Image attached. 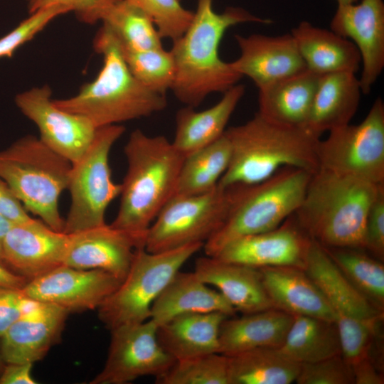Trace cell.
I'll list each match as a JSON object with an SVG mask.
<instances>
[{"mask_svg":"<svg viewBox=\"0 0 384 384\" xmlns=\"http://www.w3.org/2000/svg\"><path fill=\"white\" fill-rule=\"evenodd\" d=\"M213 0H197L192 19L172 41L175 75L171 90L186 106L196 107L214 92H225L242 77L219 55L221 40L228 28L252 22L269 24L270 19L256 16L240 7H228L222 13L213 8Z\"/></svg>","mask_w":384,"mask_h":384,"instance_id":"1","label":"cell"},{"mask_svg":"<svg viewBox=\"0 0 384 384\" xmlns=\"http://www.w3.org/2000/svg\"><path fill=\"white\" fill-rule=\"evenodd\" d=\"M127 169L112 227L145 240L151 224L174 196L184 157L164 135L133 131L124 146Z\"/></svg>","mask_w":384,"mask_h":384,"instance_id":"2","label":"cell"},{"mask_svg":"<svg viewBox=\"0 0 384 384\" xmlns=\"http://www.w3.org/2000/svg\"><path fill=\"white\" fill-rule=\"evenodd\" d=\"M225 134L231 157L218 183L222 187L255 184L287 166L313 173L319 169L321 137L306 127L276 124L256 113L247 122L227 129Z\"/></svg>","mask_w":384,"mask_h":384,"instance_id":"3","label":"cell"},{"mask_svg":"<svg viewBox=\"0 0 384 384\" xmlns=\"http://www.w3.org/2000/svg\"><path fill=\"white\" fill-rule=\"evenodd\" d=\"M94 48L103 58L100 71L75 95L53 100L58 108L85 117L97 129L147 117L166 108V95L151 91L134 77L118 41L106 28L102 26L95 36Z\"/></svg>","mask_w":384,"mask_h":384,"instance_id":"4","label":"cell"},{"mask_svg":"<svg viewBox=\"0 0 384 384\" xmlns=\"http://www.w3.org/2000/svg\"><path fill=\"white\" fill-rule=\"evenodd\" d=\"M383 186L319 168L294 215L324 247L363 249L367 215Z\"/></svg>","mask_w":384,"mask_h":384,"instance_id":"5","label":"cell"},{"mask_svg":"<svg viewBox=\"0 0 384 384\" xmlns=\"http://www.w3.org/2000/svg\"><path fill=\"white\" fill-rule=\"evenodd\" d=\"M312 174L287 166L261 182L230 186L232 199L227 217L204 243L206 255L215 256L236 239L280 225L299 206Z\"/></svg>","mask_w":384,"mask_h":384,"instance_id":"6","label":"cell"},{"mask_svg":"<svg viewBox=\"0 0 384 384\" xmlns=\"http://www.w3.org/2000/svg\"><path fill=\"white\" fill-rule=\"evenodd\" d=\"M72 163L39 138L26 135L0 151V176L26 211L63 232L59 198L68 188Z\"/></svg>","mask_w":384,"mask_h":384,"instance_id":"7","label":"cell"},{"mask_svg":"<svg viewBox=\"0 0 384 384\" xmlns=\"http://www.w3.org/2000/svg\"><path fill=\"white\" fill-rule=\"evenodd\" d=\"M304 270L323 292L334 311L345 359L352 365L370 356L383 311L349 283L324 247L314 240Z\"/></svg>","mask_w":384,"mask_h":384,"instance_id":"8","label":"cell"},{"mask_svg":"<svg viewBox=\"0 0 384 384\" xmlns=\"http://www.w3.org/2000/svg\"><path fill=\"white\" fill-rule=\"evenodd\" d=\"M203 247V243H193L160 252L137 249L126 277L97 308L100 320L111 331L149 319L154 302Z\"/></svg>","mask_w":384,"mask_h":384,"instance_id":"9","label":"cell"},{"mask_svg":"<svg viewBox=\"0 0 384 384\" xmlns=\"http://www.w3.org/2000/svg\"><path fill=\"white\" fill-rule=\"evenodd\" d=\"M124 131L121 124L97 128L88 149L72 164L68 186L70 206L63 233L71 234L106 224L107 208L121 191V184L112 178L109 155Z\"/></svg>","mask_w":384,"mask_h":384,"instance_id":"10","label":"cell"},{"mask_svg":"<svg viewBox=\"0 0 384 384\" xmlns=\"http://www.w3.org/2000/svg\"><path fill=\"white\" fill-rule=\"evenodd\" d=\"M231 199V188L218 184L203 193L174 195L149 228L145 250L160 252L193 243L204 245L223 224Z\"/></svg>","mask_w":384,"mask_h":384,"instance_id":"11","label":"cell"},{"mask_svg":"<svg viewBox=\"0 0 384 384\" xmlns=\"http://www.w3.org/2000/svg\"><path fill=\"white\" fill-rule=\"evenodd\" d=\"M317 148L319 168L384 183V103L378 97L358 124L328 132Z\"/></svg>","mask_w":384,"mask_h":384,"instance_id":"12","label":"cell"},{"mask_svg":"<svg viewBox=\"0 0 384 384\" xmlns=\"http://www.w3.org/2000/svg\"><path fill=\"white\" fill-rule=\"evenodd\" d=\"M156 330L151 319L111 330L106 362L90 384H126L140 377L156 378L165 373L175 360L161 346Z\"/></svg>","mask_w":384,"mask_h":384,"instance_id":"13","label":"cell"},{"mask_svg":"<svg viewBox=\"0 0 384 384\" xmlns=\"http://www.w3.org/2000/svg\"><path fill=\"white\" fill-rule=\"evenodd\" d=\"M51 94L50 87L45 85L17 95L15 102L37 126L39 139L73 164L88 149L97 128L85 117L58 108Z\"/></svg>","mask_w":384,"mask_h":384,"instance_id":"14","label":"cell"},{"mask_svg":"<svg viewBox=\"0 0 384 384\" xmlns=\"http://www.w3.org/2000/svg\"><path fill=\"white\" fill-rule=\"evenodd\" d=\"M121 282L102 270L62 265L30 279L21 291L30 299L57 305L70 314L97 309Z\"/></svg>","mask_w":384,"mask_h":384,"instance_id":"15","label":"cell"},{"mask_svg":"<svg viewBox=\"0 0 384 384\" xmlns=\"http://www.w3.org/2000/svg\"><path fill=\"white\" fill-rule=\"evenodd\" d=\"M311 240L292 214L278 227L236 239L212 257L256 268L292 266L304 269Z\"/></svg>","mask_w":384,"mask_h":384,"instance_id":"16","label":"cell"},{"mask_svg":"<svg viewBox=\"0 0 384 384\" xmlns=\"http://www.w3.org/2000/svg\"><path fill=\"white\" fill-rule=\"evenodd\" d=\"M330 29L352 41L362 64L359 79L362 93L368 95L384 68V3L361 0L338 5Z\"/></svg>","mask_w":384,"mask_h":384,"instance_id":"17","label":"cell"},{"mask_svg":"<svg viewBox=\"0 0 384 384\" xmlns=\"http://www.w3.org/2000/svg\"><path fill=\"white\" fill-rule=\"evenodd\" d=\"M68 242V234L31 218L13 223L6 233L2 262L30 280L63 265Z\"/></svg>","mask_w":384,"mask_h":384,"instance_id":"18","label":"cell"},{"mask_svg":"<svg viewBox=\"0 0 384 384\" xmlns=\"http://www.w3.org/2000/svg\"><path fill=\"white\" fill-rule=\"evenodd\" d=\"M144 245V239L105 224L68 234L63 265L82 270H102L122 282L135 251Z\"/></svg>","mask_w":384,"mask_h":384,"instance_id":"19","label":"cell"},{"mask_svg":"<svg viewBox=\"0 0 384 384\" xmlns=\"http://www.w3.org/2000/svg\"><path fill=\"white\" fill-rule=\"evenodd\" d=\"M69 312L29 299L21 317L0 337L5 363H34L60 339Z\"/></svg>","mask_w":384,"mask_h":384,"instance_id":"20","label":"cell"},{"mask_svg":"<svg viewBox=\"0 0 384 384\" xmlns=\"http://www.w3.org/2000/svg\"><path fill=\"white\" fill-rule=\"evenodd\" d=\"M240 56L230 62L241 77L252 80L261 88L306 69L292 34L235 35Z\"/></svg>","mask_w":384,"mask_h":384,"instance_id":"21","label":"cell"},{"mask_svg":"<svg viewBox=\"0 0 384 384\" xmlns=\"http://www.w3.org/2000/svg\"><path fill=\"white\" fill-rule=\"evenodd\" d=\"M194 272L204 283L215 287L236 311L244 314L274 308L259 268L206 255L196 260Z\"/></svg>","mask_w":384,"mask_h":384,"instance_id":"22","label":"cell"},{"mask_svg":"<svg viewBox=\"0 0 384 384\" xmlns=\"http://www.w3.org/2000/svg\"><path fill=\"white\" fill-rule=\"evenodd\" d=\"M259 270L274 308L293 316H309L335 321L326 298L304 269L270 266Z\"/></svg>","mask_w":384,"mask_h":384,"instance_id":"23","label":"cell"},{"mask_svg":"<svg viewBox=\"0 0 384 384\" xmlns=\"http://www.w3.org/2000/svg\"><path fill=\"white\" fill-rule=\"evenodd\" d=\"M245 92V85L237 83L223 92L221 99L210 108L196 111L186 106L178 110L171 141L175 149L185 158L223 136Z\"/></svg>","mask_w":384,"mask_h":384,"instance_id":"24","label":"cell"},{"mask_svg":"<svg viewBox=\"0 0 384 384\" xmlns=\"http://www.w3.org/2000/svg\"><path fill=\"white\" fill-rule=\"evenodd\" d=\"M362 90L356 73L320 75L306 128L323 133L350 124L359 107Z\"/></svg>","mask_w":384,"mask_h":384,"instance_id":"25","label":"cell"},{"mask_svg":"<svg viewBox=\"0 0 384 384\" xmlns=\"http://www.w3.org/2000/svg\"><path fill=\"white\" fill-rule=\"evenodd\" d=\"M320 75L306 69L258 89V112L276 124L305 127Z\"/></svg>","mask_w":384,"mask_h":384,"instance_id":"26","label":"cell"},{"mask_svg":"<svg viewBox=\"0 0 384 384\" xmlns=\"http://www.w3.org/2000/svg\"><path fill=\"white\" fill-rule=\"evenodd\" d=\"M290 33L307 70L319 75L345 71L356 73L359 70L361 58L356 46L331 29L302 21Z\"/></svg>","mask_w":384,"mask_h":384,"instance_id":"27","label":"cell"},{"mask_svg":"<svg viewBox=\"0 0 384 384\" xmlns=\"http://www.w3.org/2000/svg\"><path fill=\"white\" fill-rule=\"evenodd\" d=\"M235 309L217 290L193 272L178 271L154 302L151 317L159 326L185 314L220 312L232 316Z\"/></svg>","mask_w":384,"mask_h":384,"instance_id":"28","label":"cell"},{"mask_svg":"<svg viewBox=\"0 0 384 384\" xmlns=\"http://www.w3.org/2000/svg\"><path fill=\"white\" fill-rule=\"evenodd\" d=\"M293 319V315L276 308L227 317L220 329L219 353L231 356L256 348H280Z\"/></svg>","mask_w":384,"mask_h":384,"instance_id":"29","label":"cell"},{"mask_svg":"<svg viewBox=\"0 0 384 384\" xmlns=\"http://www.w3.org/2000/svg\"><path fill=\"white\" fill-rule=\"evenodd\" d=\"M227 317L220 312L181 314L157 326V339L175 361L219 353L220 329Z\"/></svg>","mask_w":384,"mask_h":384,"instance_id":"30","label":"cell"},{"mask_svg":"<svg viewBox=\"0 0 384 384\" xmlns=\"http://www.w3.org/2000/svg\"><path fill=\"white\" fill-rule=\"evenodd\" d=\"M228 358L229 384H290L301 368L279 348H256Z\"/></svg>","mask_w":384,"mask_h":384,"instance_id":"31","label":"cell"},{"mask_svg":"<svg viewBox=\"0 0 384 384\" xmlns=\"http://www.w3.org/2000/svg\"><path fill=\"white\" fill-rule=\"evenodd\" d=\"M279 349L289 358L301 364L342 354L336 322L304 315H294Z\"/></svg>","mask_w":384,"mask_h":384,"instance_id":"32","label":"cell"},{"mask_svg":"<svg viewBox=\"0 0 384 384\" xmlns=\"http://www.w3.org/2000/svg\"><path fill=\"white\" fill-rule=\"evenodd\" d=\"M230 157V144L224 132L214 142L184 158L175 194L196 195L212 190L227 170Z\"/></svg>","mask_w":384,"mask_h":384,"instance_id":"33","label":"cell"},{"mask_svg":"<svg viewBox=\"0 0 384 384\" xmlns=\"http://www.w3.org/2000/svg\"><path fill=\"white\" fill-rule=\"evenodd\" d=\"M324 248L349 283L372 304L383 311V261L361 248L347 247H324Z\"/></svg>","mask_w":384,"mask_h":384,"instance_id":"34","label":"cell"},{"mask_svg":"<svg viewBox=\"0 0 384 384\" xmlns=\"http://www.w3.org/2000/svg\"><path fill=\"white\" fill-rule=\"evenodd\" d=\"M100 21L122 48L140 50L163 47L150 16L127 0H115L104 12Z\"/></svg>","mask_w":384,"mask_h":384,"instance_id":"35","label":"cell"},{"mask_svg":"<svg viewBox=\"0 0 384 384\" xmlns=\"http://www.w3.org/2000/svg\"><path fill=\"white\" fill-rule=\"evenodd\" d=\"M120 48L128 68L142 85L163 95L171 90L175 66L170 50L163 47L140 50Z\"/></svg>","mask_w":384,"mask_h":384,"instance_id":"36","label":"cell"},{"mask_svg":"<svg viewBox=\"0 0 384 384\" xmlns=\"http://www.w3.org/2000/svg\"><path fill=\"white\" fill-rule=\"evenodd\" d=\"M157 384H229L228 358L213 353L176 360Z\"/></svg>","mask_w":384,"mask_h":384,"instance_id":"37","label":"cell"},{"mask_svg":"<svg viewBox=\"0 0 384 384\" xmlns=\"http://www.w3.org/2000/svg\"><path fill=\"white\" fill-rule=\"evenodd\" d=\"M146 13L161 38L172 41L188 26L193 12L185 9L180 0H127Z\"/></svg>","mask_w":384,"mask_h":384,"instance_id":"38","label":"cell"},{"mask_svg":"<svg viewBox=\"0 0 384 384\" xmlns=\"http://www.w3.org/2000/svg\"><path fill=\"white\" fill-rule=\"evenodd\" d=\"M70 11L68 8L55 4L31 13L28 18L0 38V58L11 57L20 46L31 41L53 19Z\"/></svg>","mask_w":384,"mask_h":384,"instance_id":"39","label":"cell"},{"mask_svg":"<svg viewBox=\"0 0 384 384\" xmlns=\"http://www.w3.org/2000/svg\"><path fill=\"white\" fill-rule=\"evenodd\" d=\"M298 384H354L351 365L342 354L316 362L302 363Z\"/></svg>","mask_w":384,"mask_h":384,"instance_id":"40","label":"cell"},{"mask_svg":"<svg viewBox=\"0 0 384 384\" xmlns=\"http://www.w3.org/2000/svg\"><path fill=\"white\" fill-rule=\"evenodd\" d=\"M370 255L384 260V186L368 210L364 230L363 247Z\"/></svg>","mask_w":384,"mask_h":384,"instance_id":"41","label":"cell"},{"mask_svg":"<svg viewBox=\"0 0 384 384\" xmlns=\"http://www.w3.org/2000/svg\"><path fill=\"white\" fill-rule=\"evenodd\" d=\"M115 0H28L29 13L51 5H62L75 12L78 19L87 23L100 21L107 8Z\"/></svg>","mask_w":384,"mask_h":384,"instance_id":"42","label":"cell"},{"mask_svg":"<svg viewBox=\"0 0 384 384\" xmlns=\"http://www.w3.org/2000/svg\"><path fill=\"white\" fill-rule=\"evenodd\" d=\"M28 301L21 289L0 288V337L21 317Z\"/></svg>","mask_w":384,"mask_h":384,"instance_id":"43","label":"cell"},{"mask_svg":"<svg viewBox=\"0 0 384 384\" xmlns=\"http://www.w3.org/2000/svg\"><path fill=\"white\" fill-rule=\"evenodd\" d=\"M0 214L13 223L23 222L31 218L1 176Z\"/></svg>","mask_w":384,"mask_h":384,"instance_id":"44","label":"cell"},{"mask_svg":"<svg viewBox=\"0 0 384 384\" xmlns=\"http://www.w3.org/2000/svg\"><path fill=\"white\" fill-rule=\"evenodd\" d=\"M354 384H383L384 378L371 356L351 365Z\"/></svg>","mask_w":384,"mask_h":384,"instance_id":"45","label":"cell"},{"mask_svg":"<svg viewBox=\"0 0 384 384\" xmlns=\"http://www.w3.org/2000/svg\"><path fill=\"white\" fill-rule=\"evenodd\" d=\"M33 363H5L0 374V384H36L31 370Z\"/></svg>","mask_w":384,"mask_h":384,"instance_id":"46","label":"cell"},{"mask_svg":"<svg viewBox=\"0 0 384 384\" xmlns=\"http://www.w3.org/2000/svg\"><path fill=\"white\" fill-rule=\"evenodd\" d=\"M28 281L10 270L0 260V288L21 289Z\"/></svg>","mask_w":384,"mask_h":384,"instance_id":"47","label":"cell"},{"mask_svg":"<svg viewBox=\"0 0 384 384\" xmlns=\"http://www.w3.org/2000/svg\"><path fill=\"white\" fill-rule=\"evenodd\" d=\"M13 223L0 214V260L2 261V245L4 237Z\"/></svg>","mask_w":384,"mask_h":384,"instance_id":"48","label":"cell"},{"mask_svg":"<svg viewBox=\"0 0 384 384\" xmlns=\"http://www.w3.org/2000/svg\"><path fill=\"white\" fill-rule=\"evenodd\" d=\"M358 0H336L338 5L351 4L357 3Z\"/></svg>","mask_w":384,"mask_h":384,"instance_id":"49","label":"cell"},{"mask_svg":"<svg viewBox=\"0 0 384 384\" xmlns=\"http://www.w3.org/2000/svg\"><path fill=\"white\" fill-rule=\"evenodd\" d=\"M5 365V362L2 358L1 351V345H0V374L2 371V369Z\"/></svg>","mask_w":384,"mask_h":384,"instance_id":"50","label":"cell"},{"mask_svg":"<svg viewBox=\"0 0 384 384\" xmlns=\"http://www.w3.org/2000/svg\"><path fill=\"white\" fill-rule=\"evenodd\" d=\"M181 1V0H180Z\"/></svg>","mask_w":384,"mask_h":384,"instance_id":"51","label":"cell"}]
</instances>
